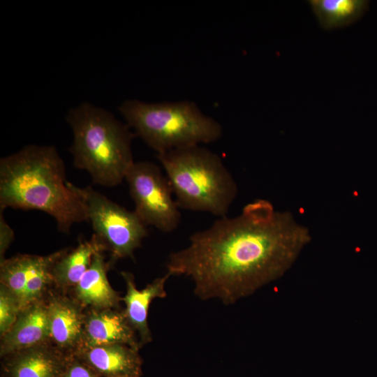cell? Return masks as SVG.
<instances>
[{"label":"cell","instance_id":"1","mask_svg":"<svg viewBox=\"0 0 377 377\" xmlns=\"http://www.w3.org/2000/svg\"><path fill=\"white\" fill-rule=\"evenodd\" d=\"M311 238L291 213L258 199L239 215L221 217L193 233L165 267L170 276L191 279L200 299L229 305L283 275Z\"/></svg>","mask_w":377,"mask_h":377},{"label":"cell","instance_id":"2","mask_svg":"<svg viewBox=\"0 0 377 377\" xmlns=\"http://www.w3.org/2000/svg\"><path fill=\"white\" fill-rule=\"evenodd\" d=\"M43 212L69 233L88 222L81 196L66 180L64 162L52 145H29L0 160V209Z\"/></svg>","mask_w":377,"mask_h":377},{"label":"cell","instance_id":"3","mask_svg":"<svg viewBox=\"0 0 377 377\" xmlns=\"http://www.w3.org/2000/svg\"><path fill=\"white\" fill-rule=\"evenodd\" d=\"M66 119L73 132V165L87 172L93 184H120L135 162L131 146L135 134L130 126L87 102L69 110Z\"/></svg>","mask_w":377,"mask_h":377},{"label":"cell","instance_id":"4","mask_svg":"<svg viewBox=\"0 0 377 377\" xmlns=\"http://www.w3.org/2000/svg\"><path fill=\"white\" fill-rule=\"evenodd\" d=\"M179 208L226 216L238 187L222 158L200 145L157 154Z\"/></svg>","mask_w":377,"mask_h":377},{"label":"cell","instance_id":"5","mask_svg":"<svg viewBox=\"0 0 377 377\" xmlns=\"http://www.w3.org/2000/svg\"><path fill=\"white\" fill-rule=\"evenodd\" d=\"M118 110L135 135L157 154L212 143L223 135L216 120L187 100L147 103L128 99Z\"/></svg>","mask_w":377,"mask_h":377},{"label":"cell","instance_id":"6","mask_svg":"<svg viewBox=\"0 0 377 377\" xmlns=\"http://www.w3.org/2000/svg\"><path fill=\"white\" fill-rule=\"evenodd\" d=\"M70 185L84 202L93 236L111 253L112 260L133 258L147 235V225L135 211L124 208L91 187L82 188L71 182Z\"/></svg>","mask_w":377,"mask_h":377},{"label":"cell","instance_id":"7","mask_svg":"<svg viewBox=\"0 0 377 377\" xmlns=\"http://www.w3.org/2000/svg\"><path fill=\"white\" fill-rule=\"evenodd\" d=\"M135 212L147 225L165 233L181 221L179 207L170 184L160 168L150 161L134 162L125 176Z\"/></svg>","mask_w":377,"mask_h":377},{"label":"cell","instance_id":"8","mask_svg":"<svg viewBox=\"0 0 377 377\" xmlns=\"http://www.w3.org/2000/svg\"><path fill=\"white\" fill-rule=\"evenodd\" d=\"M135 334L124 311L89 309L84 313L82 341L76 351L112 343L126 344L138 350L141 346Z\"/></svg>","mask_w":377,"mask_h":377},{"label":"cell","instance_id":"9","mask_svg":"<svg viewBox=\"0 0 377 377\" xmlns=\"http://www.w3.org/2000/svg\"><path fill=\"white\" fill-rule=\"evenodd\" d=\"M71 355L62 352L51 342L24 349L3 357L4 376L61 377Z\"/></svg>","mask_w":377,"mask_h":377},{"label":"cell","instance_id":"10","mask_svg":"<svg viewBox=\"0 0 377 377\" xmlns=\"http://www.w3.org/2000/svg\"><path fill=\"white\" fill-rule=\"evenodd\" d=\"M51 342L47 302L43 300L21 311L12 327L1 339L4 357L24 349Z\"/></svg>","mask_w":377,"mask_h":377},{"label":"cell","instance_id":"11","mask_svg":"<svg viewBox=\"0 0 377 377\" xmlns=\"http://www.w3.org/2000/svg\"><path fill=\"white\" fill-rule=\"evenodd\" d=\"M47 302L50 341L66 354H73L80 347L84 327V313L73 299L51 295Z\"/></svg>","mask_w":377,"mask_h":377},{"label":"cell","instance_id":"12","mask_svg":"<svg viewBox=\"0 0 377 377\" xmlns=\"http://www.w3.org/2000/svg\"><path fill=\"white\" fill-rule=\"evenodd\" d=\"M73 355L99 376L140 377L142 359L138 350L122 343H112L76 351Z\"/></svg>","mask_w":377,"mask_h":377},{"label":"cell","instance_id":"13","mask_svg":"<svg viewBox=\"0 0 377 377\" xmlns=\"http://www.w3.org/2000/svg\"><path fill=\"white\" fill-rule=\"evenodd\" d=\"M124 279L126 293L121 300L126 305L124 313L135 332L140 337V346L151 341V334L148 325V311L151 302L155 298H164L167 296L165 290L166 281L170 275L156 278L143 289L136 288L133 275L128 272L121 273Z\"/></svg>","mask_w":377,"mask_h":377},{"label":"cell","instance_id":"14","mask_svg":"<svg viewBox=\"0 0 377 377\" xmlns=\"http://www.w3.org/2000/svg\"><path fill=\"white\" fill-rule=\"evenodd\" d=\"M111 262H106L103 251L96 252L91 265L73 288L75 300L82 306L94 309H117L121 298L112 288L107 277Z\"/></svg>","mask_w":377,"mask_h":377},{"label":"cell","instance_id":"15","mask_svg":"<svg viewBox=\"0 0 377 377\" xmlns=\"http://www.w3.org/2000/svg\"><path fill=\"white\" fill-rule=\"evenodd\" d=\"M105 249L92 235L80 239L73 249H68L54 263L52 274L54 285L60 288H74L89 269L94 255Z\"/></svg>","mask_w":377,"mask_h":377},{"label":"cell","instance_id":"16","mask_svg":"<svg viewBox=\"0 0 377 377\" xmlns=\"http://www.w3.org/2000/svg\"><path fill=\"white\" fill-rule=\"evenodd\" d=\"M314 15L325 30L343 28L356 22L368 7L365 0H309Z\"/></svg>","mask_w":377,"mask_h":377},{"label":"cell","instance_id":"17","mask_svg":"<svg viewBox=\"0 0 377 377\" xmlns=\"http://www.w3.org/2000/svg\"><path fill=\"white\" fill-rule=\"evenodd\" d=\"M50 254H19L0 262V285L6 288L18 303L27 281L47 262Z\"/></svg>","mask_w":377,"mask_h":377},{"label":"cell","instance_id":"18","mask_svg":"<svg viewBox=\"0 0 377 377\" xmlns=\"http://www.w3.org/2000/svg\"><path fill=\"white\" fill-rule=\"evenodd\" d=\"M20 312L16 297L0 285V334L3 337L13 325Z\"/></svg>","mask_w":377,"mask_h":377},{"label":"cell","instance_id":"19","mask_svg":"<svg viewBox=\"0 0 377 377\" xmlns=\"http://www.w3.org/2000/svg\"><path fill=\"white\" fill-rule=\"evenodd\" d=\"M61 377H101L82 361L71 354Z\"/></svg>","mask_w":377,"mask_h":377},{"label":"cell","instance_id":"20","mask_svg":"<svg viewBox=\"0 0 377 377\" xmlns=\"http://www.w3.org/2000/svg\"><path fill=\"white\" fill-rule=\"evenodd\" d=\"M4 209H0V262L5 259V253L14 239L15 233L5 220Z\"/></svg>","mask_w":377,"mask_h":377}]
</instances>
